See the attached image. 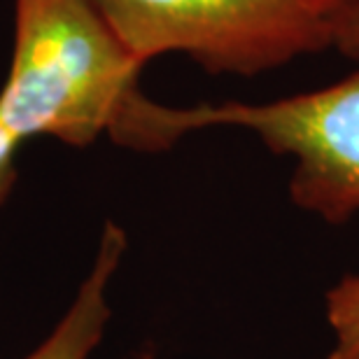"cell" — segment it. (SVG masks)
Segmentation results:
<instances>
[{
    "label": "cell",
    "mask_w": 359,
    "mask_h": 359,
    "mask_svg": "<svg viewBox=\"0 0 359 359\" xmlns=\"http://www.w3.org/2000/svg\"><path fill=\"white\" fill-rule=\"evenodd\" d=\"M332 348L325 359H359V273L346 276L325 297Z\"/></svg>",
    "instance_id": "5"
},
{
    "label": "cell",
    "mask_w": 359,
    "mask_h": 359,
    "mask_svg": "<svg viewBox=\"0 0 359 359\" xmlns=\"http://www.w3.org/2000/svg\"><path fill=\"white\" fill-rule=\"evenodd\" d=\"M126 250V236L119 226L107 224L100 238L98 255L89 276L77 290L73 304L59 320L54 332L24 359H89L98 343L103 341L110 322L107 287L119 269Z\"/></svg>",
    "instance_id": "4"
},
{
    "label": "cell",
    "mask_w": 359,
    "mask_h": 359,
    "mask_svg": "<svg viewBox=\"0 0 359 359\" xmlns=\"http://www.w3.org/2000/svg\"><path fill=\"white\" fill-rule=\"evenodd\" d=\"M142 66L180 52L252 77L336 47L359 0H91Z\"/></svg>",
    "instance_id": "2"
},
{
    "label": "cell",
    "mask_w": 359,
    "mask_h": 359,
    "mask_svg": "<svg viewBox=\"0 0 359 359\" xmlns=\"http://www.w3.org/2000/svg\"><path fill=\"white\" fill-rule=\"evenodd\" d=\"M336 49H341L343 54L353 56V59H359V7L353 12V17L348 19L339 42H336Z\"/></svg>",
    "instance_id": "7"
},
{
    "label": "cell",
    "mask_w": 359,
    "mask_h": 359,
    "mask_svg": "<svg viewBox=\"0 0 359 359\" xmlns=\"http://www.w3.org/2000/svg\"><path fill=\"white\" fill-rule=\"evenodd\" d=\"M21 140L0 124V203L7 198L17 180V152Z\"/></svg>",
    "instance_id": "6"
},
{
    "label": "cell",
    "mask_w": 359,
    "mask_h": 359,
    "mask_svg": "<svg viewBox=\"0 0 359 359\" xmlns=\"http://www.w3.org/2000/svg\"><path fill=\"white\" fill-rule=\"evenodd\" d=\"M142 63L91 0H14V52L0 124L24 142L49 135L87 147L107 133L128 145L145 98Z\"/></svg>",
    "instance_id": "1"
},
{
    "label": "cell",
    "mask_w": 359,
    "mask_h": 359,
    "mask_svg": "<svg viewBox=\"0 0 359 359\" xmlns=\"http://www.w3.org/2000/svg\"><path fill=\"white\" fill-rule=\"evenodd\" d=\"M208 126L252 131L271 152L294 161L290 196L329 224L359 217V70L332 87L269 103L166 107L152 103L145 152H161Z\"/></svg>",
    "instance_id": "3"
}]
</instances>
